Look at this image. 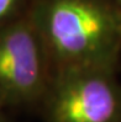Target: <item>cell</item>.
I'll list each match as a JSON object with an SVG mask.
<instances>
[{
	"mask_svg": "<svg viewBox=\"0 0 121 122\" xmlns=\"http://www.w3.org/2000/svg\"><path fill=\"white\" fill-rule=\"evenodd\" d=\"M47 54L61 68H111L121 14L100 0H38L30 15Z\"/></svg>",
	"mask_w": 121,
	"mask_h": 122,
	"instance_id": "1",
	"label": "cell"
},
{
	"mask_svg": "<svg viewBox=\"0 0 121 122\" xmlns=\"http://www.w3.org/2000/svg\"><path fill=\"white\" fill-rule=\"evenodd\" d=\"M47 110L49 122H121V89L110 68H61Z\"/></svg>",
	"mask_w": 121,
	"mask_h": 122,
	"instance_id": "2",
	"label": "cell"
},
{
	"mask_svg": "<svg viewBox=\"0 0 121 122\" xmlns=\"http://www.w3.org/2000/svg\"><path fill=\"white\" fill-rule=\"evenodd\" d=\"M47 56L30 16L0 26V104L25 105L45 94Z\"/></svg>",
	"mask_w": 121,
	"mask_h": 122,
	"instance_id": "3",
	"label": "cell"
},
{
	"mask_svg": "<svg viewBox=\"0 0 121 122\" xmlns=\"http://www.w3.org/2000/svg\"><path fill=\"white\" fill-rule=\"evenodd\" d=\"M22 0H0V26L14 20Z\"/></svg>",
	"mask_w": 121,
	"mask_h": 122,
	"instance_id": "4",
	"label": "cell"
},
{
	"mask_svg": "<svg viewBox=\"0 0 121 122\" xmlns=\"http://www.w3.org/2000/svg\"><path fill=\"white\" fill-rule=\"evenodd\" d=\"M0 105H1V104H0ZM0 122H5V118H4L3 113H1V110H0Z\"/></svg>",
	"mask_w": 121,
	"mask_h": 122,
	"instance_id": "5",
	"label": "cell"
}]
</instances>
